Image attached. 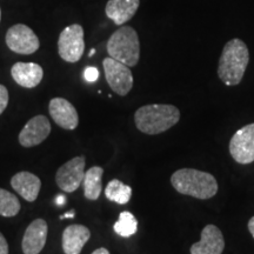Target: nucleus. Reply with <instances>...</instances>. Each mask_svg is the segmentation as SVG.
<instances>
[{
    "label": "nucleus",
    "instance_id": "nucleus-1",
    "mask_svg": "<svg viewBox=\"0 0 254 254\" xmlns=\"http://www.w3.org/2000/svg\"><path fill=\"white\" fill-rule=\"evenodd\" d=\"M250 62L249 47L243 40L234 38L226 43L220 56L218 75L226 86H237L243 80Z\"/></svg>",
    "mask_w": 254,
    "mask_h": 254
},
{
    "label": "nucleus",
    "instance_id": "nucleus-16",
    "mask_svg": "<svg viewBox=\"0 0 254 254\" xmlns=\"http://www.w3.org/2000/svg\"><path fill=\"white\" fill-rule=\"evenodd\" d=\"M91 237V232L84 225H69L63 233V250L65 254H80L82 247Z\"/></svg>",
    "mask_w": 254,
    "mask_h": 254
},
{
    "label": "nucleus",
    "instance_id": "nucleus-18",
    "mask_svg": "<svg viewBox=\"0 0 254 254\" xmlns=\"http://www.w3.org/2000/svg\"><path fill=\"white\" fill-rule=\"evenodd\" d=\"M104 170L103 167L93 166L91 167L84 176V195L88 200H97L101 194V179H103Z\"/></svg>",
    "mask_w": 254,
    "mask_h": 254
},
{
    "label": "nucleus",
    "instance_id": "nucleus-22",
    "mask_svg": "<svg viewBox=\"0 0 254 254\" xmlns=\"http://www.w3.org/2000/svg\"><path fill=\"white\" fill-rule=\"evenodd\" d=\"M8 91L4 85H0V116H1L2 112L6 110L8 105Z\"/></svg>",
    "mask_w": 254,
    "mask_h": 254
},
{
    "label": "nucleus",
    "instance_id": "nucleus-8",
    "mask_svg": "<svg viewBox=\"0 0 254 254\" xmlns=\"http://www.w3.org/2000/svg\"><path fill=\"white\" fill-rule=\"evenodd\" d=\"M230 153L238 164L254 163V124L241 127L234 133L230 141Z\"/></svg>",
    "mask_w": 254,
    "mask_h": 254
},
{
    "label": "nucleus",
    "instance_id": "nucleus-19",
    "mask_svg": "<svg viewBox=\"0 0 254 254\" xmlns=\"http://www.w3.org/2000/svg\"><path fill=\"white\" fill-rule=\"evenodd\" d=\"M105 195L111 201L117 204L125 205L131 200L132 189L128 185H125L118 179H113L107 184L105 189Z\"/></svg>",
    "mask_w": 254,
    "mask_h": 254
},
{
    "label": "nucleus",
    "instance_id": "nucleus-26",
    "mask_svg": "<svg viewBox=\"0 0 254 254\" xmlns=\"http://www.w3.org/2000/svg\"><path fill=\"white\" fill-rule=\"evenodd\" d=\"M249 231H250V233L252 234V237L254 238V217L251 218L249 221Z\"/></svg>",
    "mask_w": 254,
    "mask_h": 254
},
{
    "label": "nucleus",
    "instance_id": "nucleus-24",
    "mask_svg": "<svg viewBox=\"0 0 254 254\" xmlns=\"http://www.w3.org/2000/svg\"><path fill=\"white\" fill-rule=\"evenodd\" d=\"M0 254H8V244L1 233H0Z\"/></svg>",
    "mask_w": 254,
    "mask_h": 254
},
{
    "label": "nucleus",
    "instance_id": "nucleus-6",
    "mask_svg": "<svg viewBox=\"0 0 254 254\" xmlns=\"http://www.w3.org/2000/svg\"><path fill=\"white\" fill-rule=\"evenodd\" d=\"M6 45L18 55H33L39 49L40 43L33 30L24 24H17L6 32Z\"/></svg>",
    "mask_w": 254,
    "mask_h": 254
},
{
    "label": "nucleus",
    "instance_id": "nucleus-2",
    "mask_svg": "<svg viewBox=\"0 0 254 254\" xmlns=\"http://www.w3.org/2000/svg\"><path fill=\"white\" fill-rule=\"evenodd\" d=\"M180 120V112L173 105L152 104L141 106L134 114L136 128L145 134H160Z\"/></svg>",
    "mask_w": 254,
    "mask_h": 254
},
{
    "label": "nucleus",
    "instance_id": "nucleus-25",
    "mask_svg": "<svg viewBox=\"0 0 254 254\" xmlns=\"http://www.w3.org/2000/svg\"><path fill=\"white\" fill-rule=\"evenodd\" d=\"M66 196L64 194H58L56 196V205L59 206V207H62V206H64L66 204Z\"/></svg>",
    "mask_w": 254,
    "mask_h": 254
},
{
    "label": "nucleus",
    "instance_id": "nucleus-4",
    "mask_svg": "<svg viewBox=\"0 0 254 254\" xmlns=\"http://www.w3.org/2000/svg\"><path fill=\"white\" fill-rule=\"evenodd\" d=\"M107 53L128 67L135 66L140 58V41L134 28L122 26L114 32L107 41Z\"/></svg>",
    "mask_w": 254,
    "mask_h": 254
},
{
    "label": "nucleus",
    "instance_id": "nucleus-12",
    "mask_svg": "<svg viewBox=\"0 0 254 254\" xmlns=\"http://www.w3.org/2000/svg\"><path fill=\"white\" fill-rule=\"evenodd\" d=\"M225 240L215 225H207L201 231V239L190 246V254H221Z\"/></svg>",
    "mask_w": 254,
    "mask_h": 254
},
{
    "label": "nucleus",
    "instance_id": "nucleus-17",
    "mask_svg": "<svg viewBox=\"0 0 254 254\" xmlns=\"http://www.w3.org/2000/svg\"><path fill=\"white\" fill-rule=\"evenodd\" d=\"M11 186L18 194H20L26 201H34L39 195L41 182L36 174L31 172H19L11 179Z\"/></svg>",
    "mask_w": 254,
    "mask_h": 254
},
{
    "label": "nucleus",
    "instance_id": "nucleus-29",
    "mask_svg": "<svg viewBox=\"0 0 254 254\" xmlns=\"http://www.w3.org/2000/svg\"><path fill=\"white\" fill-rule=\"evenodd\" d=\"M93 55H95V50L92 49V50L90 51V53H88V57H92Z\"/></svg>",
    "mask_w": 254,
    "mask_h": 254
},
{
    "label": "nucleus",
    "instance_id": "nucleus-15",
    "mask_svg": "<svg viewBox=\"0 0 254 254\" xmlns=\"http://www.w3.org/2000/svg\"><path fill=\"white\" fill-rule=\"evenodd\" d=\"M140 6V0H109L105 13L114 24L122 26L134 17Z\"/></svg>",
    "mask_w": 254,
    "mask_h": 254
},
{
    "label": "nucleus",
    "instance_id": "nucleus-7",
    "mask_svg": "<svg viewBox=\"0 0 254 254\" xmlns=\"http://www.w3.org/2000/svg\"><path fill=\"white\" fill-rule=\"evenodd\" d=\"M105 77L107 84L117 94L125 97L133 87V74L128 66L111 58H105L103 62Z\"/></svg>",
    "mask_w": 254,
    "mask_h": 254
},
{
    "label": "nucleus",
    "instance_id": "nucleus-23",
    "mask_svg": "<svg viewBox=\"0 0 254 254\" xmlns=\"http://www.w3.org/2000/svg\"><path fill=\"white\" fill-rule=\"evenodd\" d=\"M84 78L87 82L97 81L98 78H99V71H98L97 67L88 66V67L85 68V71H84Z\"/></svg>",
    "mask_w": 254,
    "mask_h": 254
},
{
    "label": "nucleus",
    "instance_id": "nucleus-14",
    "mask_svg": "<svg viewBox=\"0 0 254 254\" xmlns=\"http://www.w3.org/2000/svg\"><path fill=\"white\" fill-rule=\"evenodd\" d=\"M11 75L21 87L33 88L43 80L44 69L34 63H17L12 66Z\"/></svg>",
    "mask_w": 254,
    "mask_h": 254
},
{
    "label": "nucleus",
    "instance_id": "nucleus-13",
    "mask_svg": "<svg viewBox=\"0 0 254 254\" xmlns=\"http://www.w3.org/2000/svg\"><path fill=\"white\" fill-rule=\"evenodd\" d=\"M47 232L49 227L44 219L32 221L25 231L21 244L24 254H39L46 244Z\"/></svg>",
    "mask_w": 254,
    "mask_h": 254
},
{
    "label": "nucleus",
    "instance_id": "nucleus-28",
    "mask_svg": "<svg viewBox=\"0 0 254 254\" xmlns=\"http://www.w3.org/2000/svg\"><path fill=\"white\" fill-rule=\"evenodd\" d=\"M92 254H110V252H109V250H106V249H104V247H101V249L95 250Z\"/></svg>",
    "mask_w": 254,
    "mask_h": 254
},
{
    "label": "nucleus",
    "instance_id": "nucleus-30",
    "mask_svg": "<svg viewBox=\"0 0 254 254\" xmlns=\"http://www.w3.org/2000/svg\"><path fill=\"white\" fill-rule=\"evenodd\" d=\"M0 19H1V9H0Z\"/></svg>",
    "mask_w": 254,
    "mask_h": 254
},
{
    "label": "nucleus",
    "instance_id": "nucleus-27",
    "mask_svg": "<svg viewBox=\"0 0 254 254\" xmlns=\"http://www.w3.org/2000/svg\"><path fill=\"white\" fill-rule=\"evenodd\" d=\"M74 215H75V212H74V211H69V212H67V213H65V214H62V215H60V219L74 218Z\"/></svg>",
    "mask_w": 254,
    "mask_h": 254
},
{
    "label": "nucleus",
    "instance_id": "nucleus-20",
    "mask_svg": "<svg viewBox=\"0 0 254 254\" xmlns=\"http://www.w3.org/2000/svg\"><path fill=\"white\" fill-rule=\"evenodd\" d=\"M113 230L118 236L123 238L132 237L138 231V220L131 212H122L118 221L114 224Z\"/></svg>",
    "mask_w": 254,
    "mask_h": 254
},
{
    "label": "nucleus",
    "instance_id": "nucleus-21",
    "mask_svg": "<svg viewBox=\"0 0 254 254\" xmlns=\"http://www.w3.org/2000/svg\"><path fill=\"white\" fill-rule=\"evenodd\" d=\"M20 211V202L13 193L4 189H0V215L11 218L17 215Z\"/></svg>",
    "mask_w": 254,
    "mask_h": 254
},
{
    "label": "nucleus",
    "instance_id": "nucleus-5",
    "mask_svg": "<svg viewBox=\"0 0 254 254\" xmlns=\"http://www.w3.org/2000/svg\"><path fill=\"white\" fill-rule=\"evenodd\" d=\"M85 51L84 28L81 25L73 24L62 31L58 40L60 58L67 63H77Z\"/></svg>",
    "mask_w": 254,
    "mask_h": 254
},
{
    "label": "nucleus",
    "instance_id": "nucleus-9",
    "mask_svg": "<svg viewBox=\"0 0 254 254\" xmlns=\"http://www.w3.org/2000/svg\"><path fill=\"white\" fill-rule=\"evenodd\" d=\"M85 176V158L75 157L65 163L56 174L57 185L60 190L72 193L79 189Z\"/></svg>",
    "mask_w": 254,
    "mask_h": 254
},
{
    "label": "nucleus",
    "instance_id": "nucleus-11",
    "mask_svg": "<svg viewBox=\"0 0 254 254\" xmlns=\"http://www.w3.org/2000/svg\"><path fill=\"white\" fill-rule=\"evenodd\" d=\"M49 111L55 123L62 128L69 131L77 128L79 124L78 112L68 100L64 98H53L50 101Z\"/></svg>",
    "mask_w": 254,
    "mask_h": 254
},
{
    "label": "nucleus",
    "instance_id": "nucleus-10",
    "mask_svg": "<svg viewBox=\"0 0 254 254\" xmlns=\"http://www.w3.org/2000/svg\"><path fill=\"white\" fill-rule=\"evenodd\" d=\"M51 133V124L45 116H36L19 133V142L24 147H33L43 142Z\"/></svg>",
    "mask_w": 254,
    "mask_h": 254
},
{
    "label": "nucleus",
    "instance_id": "nucleus-3",
    "mask_svg": "<svg viewBox=\"0 0 254 254\" xmlns=\"http://www.w3.org/2000/svg\"><path fill=\"white\" fill-rule=\"evenodd\" d=\"M171 184L180 194L206 200L218 192L217 179L211 173L193 168L178 170L171 177Z\"/></svg>",
    "mask_w": 254,
    "mask_h": 254
}]
</instances>
